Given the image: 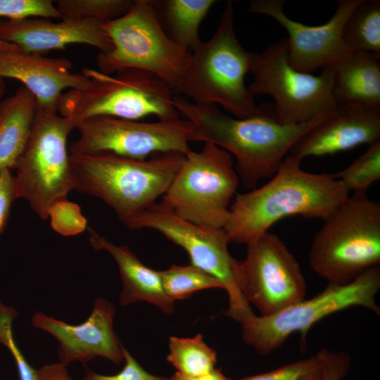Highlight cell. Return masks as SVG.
<instances>
[{
  "mask_svg": "<svg viewBox=\"0 0 380 380\" xmlns=\"http://www.w3.org/2000/svg\"><path fill=\"white\" fill-rule=\"evenodd\" d=\"M174 105L193 124L192 141L213 144L235 157L239 180L249 190L272 177L295 143L331 113L305 123L284 125L277 120L273 105H260L256 114L246 118L180 95L174 96Z\"/></svg>",
  "mask_w": 380,
  "mask_h": 380,
  "instance_id": "1",
  "label": "cell"
},
{
  "mask_svg": "<svg viewBox=\"0 0 380 380\" xmlns=\"http://www.w3.org/2000/svg\"><path fill=\"white\" fill-rule=\"evenodd\" d=\"M300 162L288 154L266 184L236 194L223 228L229 242L246 245L291 215L324 220L349 197L334 175L305 172Z\"/></svg>",
  "mask_w": 380,
  "mask_h": 380,
  "instance_id": "2",
  "label": "cell"
},
{
  "mask_svg": "<svg viewBox=\"0 0 380 380\" xmlns=\"http://www.w3.org/2000/svg\"><path fill=\"white\" fill-rule=\"evenodd\" d=\"M234 16L233 6L228 3L213 36L190 52L174 92L197 104L220 105L229 115L246 118L259 111L245 84L254 53L239 43Z\"/></svg>",
  "mask_w": 380,
  "mask_h": 380,
  "instance_id": "3",
  "label": "cell"
},
{
  "mask_svg": "<svg viewBox=\"0 0 380 380\" xmlns=\"http://www.w3.org/2000/svg\"><path fill=\"white\" fill-rule=\"evenodd\" d=\"M70 156L75 189L103 201L122 222L156 203L185 157L178 153L144 160L105 153Z\"/></svg>",
  "mask_w": 380,
  "mask_h": 380,
  "instance_id": "4",
  "label": "cell"
},
{
  "mask_svg": "<svg viewBox=\"0 0 380 380\" xmlns=\"http://www.w3.org/2000/svg\"><path fill=\"white\" fill-rule=\"evenodd\" d=\"M312 271L328 284H346L380 263V203L353 194L327 217L309 253Z\"/></svg>",
  "mask_w": 380,
  "mask_h": 380,
  "instance_id": "5",
  "label": "cell"
},
{
  "mask_svg": "<svg viewBox=\"0 0 380 380\" xmlns=\"http://www.w3.org/2000/svg\"><path fill=\"white\" fill-rule=\"evenodd\" d=\"M88 82L60 97L58 113L76 125L87 118L106 116L139 120L150 115L174 120L179 113L174 105V91L158 77L138 70L115 75L84 68Z\"/></svg>",
  "mask_w": 380,
  "mask_h": 380,
  "instance_id": "6",
  "label": "cell"
},
{
  "mask_svg": "<svg viewBox=\"0 0 380 380\" xmlns=\"http://www.w3.org/2000/svg\"><path fill=\"white\" fill-rule=\"evenodd\" d=\"M112 48L99 52V70L112 75L138 70L154 75L173 91L177 87L190 52L165 32L152 0H135L122 16L103 25Z\"/></svg>",
  "mask_w": 380,
  "mask_h": 380,
  "instance_id": "7",
  "label": "cell"
},
{
  "mask_svg": "<svg viewBox=\"0 0 380 380\" xmlns=\"http://www.w3.org/2000/svg\"><path fill=\"white\" fill-rule=\"evenodd\" d=\"M75 129L57 110L37 106L30 134L15 168L16 197L24 198L42 220L56 202L75 189L67 140Z\"/></svg>",
  "mask_w": 380,
  "mask_h": 380,
  "instance_id": "8",
  "label": "cell"
},
{
  "mask_svg": "<svg viewBox=\"0 0 380 380\" xmlns=\"http://www.w3.org/2000/svg\"><path fill=\"white\" fill-rule=\"evenodd\" d=\"M239 182L232 155L204 143L200 151L185 155L161 203L187 221L223 229Z\"/></svg>",
  "mask_w": 380,
  "mask_h": 380,
  "instance_id": "9",
  "label": "cell"
},
{
  "mask_svg": "<svg viewBox=\"0 0 380 380\" xmlns=\"http://www.w3.org/2000/svg\"><path fill=\"white\" fill-rule=\"evenodd\" d=\"M248 86L255 94H268L277 120L284 125L305 123L326 116L337 108L334 96V72L324 67L318 75L298 71L288 61L286 39L254 53Z\"/></svg>",
  "mask_w": 380,
  "mask_h": 380,
  "instance_id": "10",
  "label": "cell"
},
{
  "mask_svg": "<svg viewBox=\"0 0 380 380\" xmlns=\"http://www.w3.org/2000/svg\"><path fill=\"white\" fill-rule=\"evenodd\" d=\"M380 289L379 266L372 267L351 282L328 284L314 297L303 299L270 316L254 315L241 323L242 337L259 354L266 355L280 348L296 332L304 341L310 328L323 318L354 306L379 315L375 297Z\"/></svg>",
  "mask_w": 380,
  "mask_h": 380,
  "instance_id": "11",
  "label": "cell"
},
{
  "mask_svg": "<svg viewBox=\"0 0 380 380\" xmlns=\"http://www.w3.org/2000/svg\"><path fill=\"white\" fill-rule=\"evenodd\" d=\"M122 222L129 229L159 232L188 253L191 265L218 279L228 295L227 315L241 324L255 315L236 283V260L228 251L229 240L224 229L206 227L187 221L161 202Z\"/></svg>",
  "mask_w": 380,
  "mask_h": 380,
  "instance_id": "12",
  "label": "cell"
},
{
  "mask_svg": "<svg viewBox=\"0 0 380 380\" xmlns=\"http://www.w3.org/2000/svg\"><path fill=\"white\" fill-rule=\"evenodd\" d=\"M77 140L70 146V155L111 153L137 159L150 155L191 151L194 127L186 119L143 122L96 116L79 122Z\"/></svg>",
  "mask_w": 380,
  "mask_h": 380,
  "instance_id": "13",
  "label": "cell"
},
{
  "mask_svg": "<svg viewBox=\"0 0 380 380\" xmlns=\"http://www.w3.org/2000/svg\"><path fill=\"white\" fill-rule=\"evenodd\" d=\"M246 246L245 258L235 264V280L260 316L275 314L305 298L306 283L300 265L276 234L267 232Z\"/></svg>",
  "mask_w": 380,
  "mask_h": 380,
  "instance_id": "14",
  "label": "cell"
},
{
  "mask_svg": "<svg viewBox=\"0 0 380 380\" xmlns=\"http://www.w3.org/2000/svg\"><path fill=\"white\" fill-rule=\"evenodd\" d=\"M283 0H253L247 12L269 16L288 33L287 56L296 70L310 73L324 67H332L350 51L343 44L342 29L348 16L360 0H340L331 18L324 24L309 26L289 18Z\"/></svg>",
  "mask_w": 380,
  "mask_h": 380,
  "instance_id": "15",
  "label": "cell"
},
{
  "mask_svg": "<svg viewBox=\"0 0 380 380\" xmlns=\"http://www.w3.org/2000/svg\"><path fill=\"white\" fill-rule=\"evenodd\" d=\"M114 316L113 305L97 298L89 317L80 324H68L40 312L32 316V324L58 340V357L65 366L75 360L86 363L96 356L119 365L124 360V346L113 330Z\"/></svg>",
  "mask_w": 380,
  "mask_h": 380,
  "instance_id": "16",
  "label": "cell"
},
{
  "mask_svg": "<svg viewBox=\"0 0 380 380\" xmlns=\"http://www.w3.org/2000/svg\"><path fill=\"white\" fill-rule=\"evenodd\" d=\"M0 78L14 79L34 96L37 106L57 110L65 89H77L88 82L87 76L72 72L65 58H51L29 53L0 40Z\"/></svg>",
  "mask_w": 380,
  "mask_h": 380,
  "instance_id": "17",
  "label": "cell"
},
{
  "mask_svg": "<svg viewBox=\"0 0 380 380\" xmlns=\"http://www.w3.org/2000/svg\"><path fill=\"white\" fill-rule=\"evenodd\" d=\"M380 141V108L338 104L336 109L304 134L289 154L300 160Z\"/></svg>",
  "mask_w": 380,
  "mask_h": 380,
  "instance_id": "18",
  "label": "cell"
},
{
  "mask_svg": "<svg viewBox=\"0 0 380 380\" xmlns=\"http://www.w3.org/2000/svg\"><path fill=\"white\" fill-rule=\"evenodd\" d=\"M0 40L40 55L73 44L89 45L99 49V52H107L112 48L103 24L66 18L59 22L42 18L0 19Z\"/></svg>",
  "mask_w": 380,
  "mask_h": 380,
  "instance_id": "19",
  "label": "cell"
},
{
  "mask_svg": "<svg viewBox=\"0 0 380 380\" xmlns=\"http://www.w3.org/2000/svg\"><path fill=\"white\" fill-rule=\"evenodd\" d=\"M89 230V241L93 248L107 251L118 264L122 281L120 295L122 305L145 300L165 314L173 313L175 302L165 294L159 271L143 264L127 246L115 245L91 228Z\"/></svg>",
  "mask_w": 380,
  "mask_h": 380,
  "instance_id": "20",
  "label": "cell"
},
{
  "mask_svg": "<svg viewBox=\"0 0 380 380\" xmlns=\"http://www.w3.org/2000/svg\"><path fill=\"white\" fill-rule=\"evenodd\" d=\"M332 68L334 96L337 105L380 108V57L352 51Z\"/></svg>",
  "mask_w": 380,
  "mask_h": 380,
  "instance_id": "21",
  "label": "cell"
},
{
  "mask_svg": "<svg viewBox=\"0 0 380 380\" xmlns=\"http://www.w3.org/2000/svg\"><path fill=\"white\" fill-rule=\"evenodd\" d=\"M37 108L33 94L23 86L0 103V171L13 169L28 140Z\"/></svg>",
  "mask_w": 380,
  "mask_h": 380,
  "instance_id": "22",
  "label": "cell"
},
{
  "mask_svg": "<svg viewBox=\"0 0 380 380\" xmlns=\"http://www.w3.org/2000/svg\"><path fill=\"white\" fill-rule=\"evenodd\" d=\"M214 0H152L158 21L167 35L191 52L201 43L198 28Z\"/></svg>",
  "mask_w": 380,
  "mask_h": 380,
  "instance_id": "23",
  "label": "cell"
},
{
  "mask_svg": "<svg viewBox=\"0 0 380 380\" xmlns=\"http://www.w3.org/2000/svg\"><path fill=\"white\" fill-rule=\"evenodd\" d=\"M345 46L380 57V1L360 0L342 29Z\"/></svg>",
  "mask_w": 380,
  "mask_h": 380,
  "instance_id": "24",
  "label": "cell"
},
{
  "mask_svg": "<svg viewBox=\"0 0 380 380\" xmlns=\"http://www.w3.org/2000/svg\"><path fill=\"white\" fill-rule=\"evenodd\" d=\"M167 360L183 376H200L215 368L216 353L205 344L201 334L192 338L171 336Z\"/></svg>",
  "mask_w": 380,
  "mask_h": 380,
  "instance_id": "25",
  "label": "cell"
},
{
  "mask_svg": "<svg viewBox=\"0 0 380 380\" xmlns=\"http://www.w3.org/2000/svg\"><path fill=\"white\" fill-rule=\"evenodd\" d=\"M164 291L172 301L189 298L200 290L223 289L215 277L193 265H172L159 271Z\"/></svg>",
  "mask_w": 380,
  "mask_h": 380,
  "instance_id": "26",
  "label": "cell"
},
{
  "mask_svg": "<svg viewBox=\"0 0 380 380\" xmlns=\"http://www.w3.org/2000/svg\"><path fill=\"white\" fill-rule=\"evenodd\" d=\"M55 5L62 19H75L105 24L130 8L131 0H58Z\"/></svg>",
  "mask_w": 380,
  "mask_h": 380,
  "instance_id": "27",
  "label": "cell"
},
{
  "mask_svg": "<svg viewBox=\"0 0 380 380\" xmlns=\"http://www.w3.org/2000/svg\"><path fill=\"white\" fill-rule=\"evenodd\" d=\"M334 176L348 192L366 194L380 179V141L369 146L365 153Z\"/></svg>",
  "mask_w": 380,
  "mask_h": 380,
  "instance_id": "28",
  "label": "cell"
},
{
  "mask_svg": "<svg viewBox=\"0 0 380 380\" xmlns=\"http://www.w3.org/2000/svg\"><path fill=\"white\" fill-rule=\"evenodd\" d=\"M322 361L317 352L306 359L237 380H322Z\"/></svg>",
  "mask_w": 380,
  "mask_h": 380,
  "instance_id": "29",
  "label": "cell"
},
{
  "mask_svg": "<svg viewBox=\"0 0 380 380\" xmlns=\"http://www.w3.org/2000/svg\"><path fill=\"white\" fill-rule=\"evenodd\" d=\"M32 18L62 19L51 0H0V18L21 20Z\"/></svg>",
  "mask_w": 380,
  "mask_h": 380,
  "instance_id": "30",
  "label": "cell"
},
{
  "mask_svg": "<svg viewBox=\"0 0 380 380\" xmlns=\"http://www.w3.org/2000/svg\"><path fill=\"white\" fill-rule=\"evenodd\" d=\"M52 229L63 236H75L87 227V221L80 206L67 198L53 203L48 211Z\"/></svg>",
  "mask_w": 380,
  "mask_h": 380,
  "instance_id": "31",
  "label": "cell"
},
{
  "mask_svg": "<svg viewBox=\"0 0 380 380\" xmlns=\"http://www.w3.org/2000/svg\"><path fill=\"white\" fill-rule=\"evenodd\" d=\"M16 315L13 308L0 301V343L6 346L13 355L20 380H38L37 370L28 363L14 341L12 322Z\"/></svg>",
  "mask_w": 380,
  "mask_h": 380,
  "instance_id": "32",
  "label": "cell"
},
{
  "mask_svg": "<svg viewBox=\"0 0 380 380\" xmlns=\"http://www.w3.org/2000/svg\"><path fill=\"white\" fill-rule=\"evenodd\" d=\"M125 366L115 375H102L87 369L82 380H164L165 377L153 375L146 372L124 347Z\"/></svg>",
  "mask_w": 380,
  "mask_h": 380,
  "instance_id": "33",
  "label": "cell"
},
{
  "mask_svg": "<svg viewBox=\"0 0 380 380\" xmlns=\"http://www.w3.org/2000/svg\"><path fill=\"white\" fill-rule=\"evenodd\" d=\"M322 361V380H341L349 370L350 358L343 352H331L322 348L319 351Z\"/></svg>",
  "mask_w": 380,
  "mask_h": 380,
  "instance_id": "34",
  "label": "cell"
},
{
  "mask_svg": "<svg viewBox=\"0 0 380 380\" xmlns=\"http://www.w3.org/2000/svg\"><path fill=\"white\" fill-rule=\"evenodd\" d=\"M17 199L13 176L11 170L0 171V234L4 231L10 215L13 202Z\"/></svg>",
  "mask_w": 380,
  "mask_h": 380,
  "instance_id": "35",
  "label": "cell"
},
{
  "mask_svg": "<svg viewBox=\"0 0 380 380\" xmlns=\"http://www.w3.org/2000/svg\"><path fill=\"white\" fill-rule=\"evenodd\" d=\"M37 372L38 380H73L61 362L44 365Z\"/></svg>",
  "mask_w": 380,
  "mask_h": 380,
  "instance_id": "36",
  "label": "cell"
},
{
  "mask_svg": "<svg viewBox=\"0 0 380 380\" xmlns=\"http://www.w3.org/2000/svg\"><path fill=\"white\" fill-rule=\"evenodd\" d=\"M174 376L177 380H232L226 377L220 369L215 368L212 372L196 377H188L176 372Z\"/></svg>",
  "mask_w": 380,
  "mask_h": 380,
  "instance_id": "37",
  "label": "cell"
},
{
  "mask_svg": "<svg viewBox=\"0 0 380 380\" xmlns=\"http://www.w3.org/2000/svg\"><path fill=\"white\" fill-rule=\"evenodd\" d=\"M5 91V83L3 79L0 78V103L2 101V97Z\"/></svg>",
  "mask_w": 380,
  "mask_h": 380,
  "instance_id": "38",
  "label": "cell"
},
{
  "mask_svg": "<svg viewBox=\"0 0 380 380\" xmlns=\"http://www.w3.org/2000/svg\"><path fill=\"white\" fill-rule=\"evenodd\" d=\"M164 380H177L174 376L170 377V378H165L164 379Z\"/></svg>",
  "mask_w": 380,
  "mask_h": 380,
  "instance_id": "39",
  "label": "cell"
}]
</instances>
